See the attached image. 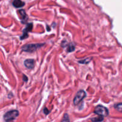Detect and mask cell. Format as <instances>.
<instances>
[{
    "mask_svg": "<svg viewBox=\"0 0 122 122\" xmlns=\"http://www.w3.org/2000/svg\"><path fill=\"white\" fill-rule=\"evenodd\" d=\"M19 115V112L17 110H11L4 115V119L5 122H13Z\"/></svg>",
    "mask_w": 122,
    "mask_h": 122,
    "instance_id": "1",
    "label": "cell"
},
{
    "mask_svg": "<svg viewBox=\"0 0 122 122\" xmlns=\"http://www.w3.org/2000/svg\"><path fill=\"white\" fill-rule=\"evenodd\" d=\"M44 44H31L25 45L21 48V50L25 52H33L36 51L38 49L40 48L43 46Z\"/></svg>",
    "mask_w": 122,
    "mask_h": 122,
    "instance_id": "2",
    "label": "cell"
},
{
    "mask_svg": "<svg viewBox=\"0 0 122 122\" xmlns=\"http://www.w3.org/2000/svg\"><path fill=\"white\" fill-rule=\"evenodd\" d=\"M94 113L100 116L106 117L109 114V111L106 107H104L101 105H98L95 107Z\"/></svg>",
    "mask_w": 122,
    "mask_h": 122,
    "instance_id": "3",
    "label": "cell"
},
{
    "mask_svg": "<svg viewBox=\"0 0 122 122\" xmlns=\"http://www.w3.org/2000/svg\"><path fill=\"white\" fill-rule=\"evenodd\" d=\"M86 96V94L83 90H80L77 92L73 100V104L77 105L83 100V99Z\"/></svg>",
    "mask_w": 122,
    "mask_h": 122,
    "instance_id": "4",
    "label": "cell"
},
{
    "mask_svg": "<svg viewBox=\"0 0 122 122\" xmlns=\"http://www.w3.org/2000/svg\"><path fill=\"white\" fill-rule=\"evenodd\" d=\"M32 28H33V24H27L25 29L23 30V35L20 36V39H21V40H23V39H26V38H27L29 36L28 32H30V31L32 30Z\"/></svg>",
    "mask_w": 122,
    "mask_h": 122,
    "instance_id": "5",
    "label": "cell"
},
{
    "mask_svg": "<svg viewBox=\"0 0 122 122\" xmlns=\"http://www.w3.org/2000/svg\"><path fill=\"white\" fill-rule=\"evenodd\" d=\"M25 67L28 69H32L34 67L35 61L33 59H27L24 62Z\"/></svg>",
    "mask_w": 122,
    "mask_h": 122,
    "instance_id": "6",
    "label": "cell"
},
{
    "mask_svg": "<svg viewBox=\"0 0 122 122\" xmlns=\"http://www.w3.org/2000/svg\"><path fill=\"white\" fill-rule=\"evenodd\" d=\"M19 15H20V19L22 21V23H25L27 20V15H26V13L24 10H19Z\"/></svg>",
    "mask_w": 122,
    "mask_h": 122,
    "instance_id": "7",
    "label": "cell"
},
{
    "mask_svg": "<svg viewBox=\"0 0 122 122\" xmlns=\"http://www.w3.org/2000/svg\"><path fill=\"white\" fill-rule=\"evenodd\" d=\"M25 2L21 0H14L13 2V5L15 8H21L25 5Z\"/></svg>",
    "mask_w": 122,
    "mask_h": 122,
    "instance_id": "8",
    "label": "cell"
},
{
    "mask_svg": "<svg viewBox=\"0 0 122 122\" xmlns=\"http://www.w3.org/2000/svg\"><path fill=\"white\" fill-rule=\"evenodd\" d=\"M92 57H88V58H85V59L84 60H82L79 61L78 62L79 63H81V64H88V63H89V62L92 60Z\"/></svg>",
    "mask_w": 122,
    "mask_h": 122,
    "instance_id": "9",
    "label": "cell"
},
{
    "mask_svg": "<svg viewBox=\"0 0 122 122\" xmlns=\"http://www.w3.org/2000/svg\"><path fill=\"white\" fill-rule=\"evenodd\" d=\"M104 120V117L100 116H99L98 117H97L92 118L91 120L92 122H102Z\"/></svg>",
    "mask_w": 122,
    "mask_h": 122,
    "instance_id": "10",
    "label": "cell"
},
{
    "mask_svg": "<svg viewBox=\"0 0 122 122\" xmlns=\"http://www.w3.org/2000/svg\"><path fill=\"white\" fill-rule=\"evenodd\" d=\"M114 107L115 108V109L116 110L118 111V112L122 113V102L116 104L114 105Z\"/></svg>",
    "mask_w": 122,
    "mask_h": 122,
    "instance_id": "11",
    "label": "cell"
},
{
    "mask_svg": "<svg viewBox=\"0 0 122 122\" xmlns=\"http://www.w3.org/2000/svg\"><path fill=\"white\" fill-rule=\"evenodd\" d=\"M75 50V46H74L72 44H70L68 45V48H67V51L68 52H72V51H73Z\"/></svg>",
    "mask_w": 122,
    "mask_h": 122,
    "instance_id": "12",
    "label": "cell"
},
{
    "mask_svg": "<svg viewBox=\"0 0 122 122\" xmlns=\"http://www.w3.org/2000/svg\"><path fill=\"white\" fill-rule=\"evenodd\" d=\"M61 122H70V119H69V117L67 114L66 113L64 115V117L63 118V120Z\"/></svg>",
    "mask_w": 122,
    "mask_h": 122,
    "instance_id": "13",
    "label": "cell"
},
{
    "mask_svg": "<svg viewBox=\"0 0 122 122\" xmlns=\"http://www.w3.org/2000/svg\"><path fill=\"white\" fill-rule=\"evenodd\" d=\"M44 113H45L46 115H47V114H48L49 113H50V111H49L46 108H45L44 110Z\"/></svg>",
    "mask_w": 122,
    "mask_h": 122,
    "instance_id": "14",
    "label": "cell"
},
{
    "mask_svg": "<svg viewBox=\"0 0 122 122\" xmlns=\"http://www.w3.org/2000/svg\"><path fill=\"white\" fill-rule=\"evenodd\" d=\"M23 81H25V82H27V80H28V79H27V77H26L25 75H23Z\"/></svg>",
    "mask_w": 122,
    "mask_h": 122,
    "instance_id": "15",
    "label": "cell"
}]
</instances>
